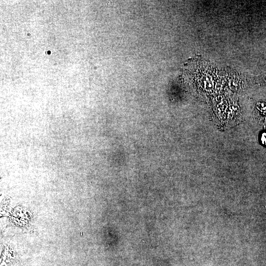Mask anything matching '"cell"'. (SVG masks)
I'll list each match as a JSON object with an SVG mask.
<instances>
[{"label":"cell","mask_w":266,"mask_h":266,"mask_svg":"<svg viewBox=\"0 0 266 266\" xmlns=\"http://www.w3.org/2000/svg\"><path fill=\"white\" fill-rule=\"evenodd\" d=\"M261 141L264 145H266V132L262 133L261 136Z\"/></svg>","instance_id":"obj_1"}]
</instances>
